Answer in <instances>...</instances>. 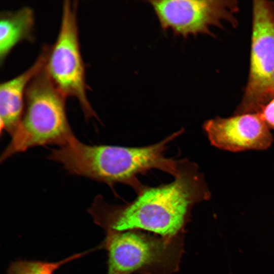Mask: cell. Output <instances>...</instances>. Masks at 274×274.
Returning a JSON list of instances; mask_svg holds the SVG:
<instances>
[{
  "label": "cell",
  "instance_id": "cell-8",
  "mask_svg": "<svg viewBox=\"0 0 274 274\" xmlns=\"http://www.w3.org/2000/svg\"><path fill=\"white\" fill-rule=\"evenodd\" d=\"M203 129L212 145L231 152L263 150L273 142L269 127L258 113L216 117L206 121Z\"/></svg>",
  "mask_w": 274,
  "mask_h": 274
},
{
  "label": "cell",
  "instance_id": "cell-11",
  "mask_svg": "<svg viewBox=\"0 0 274 274\" xmlns=\"http://www.w3.org/2000/svg\"><path fill=\"white\" fill-rule=\"evenodd\" d=\"M98 250L97 247L87 251L76 253L57 262L19 260L12 262L7 274H53L62 265Z\"/></svg>",
  "mask_w": 274,
  "mask_h": 274
},
{
  "label": "cell",
  "instance_id": "cell-4",
  "mask_svg": "<svg viewBox=\"0 0 274 274\" xmlns=\"http://www.w3.org/2000/svg\"><path fill=\"white\" fill-rule=\"evenodd\" d=\"M184 233L165 237L139 229L106 233L107 274H174L184 252Z\"/></svg>",
  "mask_w": 274,
  "mask_h": 274
},
{
  "label": "cell",
  "instance_id": "cell-1",
  "mask_svg": "<svg viewBox=\"0 0 274 274\" xmlns=\"http://www.w3.org/2000/svg\"><path fill=\"white\" fill-rule=\"evenodd\" d=\"M173 177L167 184L145 185L123 204H110L98 195L87 211L106 233L139 229L169 238L184 233L193 207L211 194L198 165L187 158L180 159Z\"/></svg>",
  "mask_w": 274,
  "mask_h": 274
},
{
  "label": "cell",
  "instance_id": "cell-3",
  "mask_svg": "<svg viewBox=\"0 0 274 274\" xmlns=\"http://www.w3.org/2000/svg\"><path fill=\"white\" fill-rule=\"evenodd\" d=\"M65 98L45 65L26 88L22 118L1 154V162L35 147H61L75 138L66 115Z\"/></svg>",
  "mask_w": 274,
  "mask_h": 274
},
{
  "label": "cell",
  "instance_id": "cell-12",
  "mask_svg": "<svg viewBox=\"0 0 274 274\" xmlns=\"http://www.w3.org/2000/svg\"><path fill=\"white\" fill-rule=\"evenodd\" d=\"M269 128L274 130V97L258 113Z\"/></svg>",
  "mask_w": 274,
  "mask_h": 274
},
{
  "label": "cell",
  "instance_id": "cell-13",
  "mask_svg": "<svg viewBox=\"0 0 274 274\" xmlns=\"http://www.w3.org/2000/svg\"><path fill=\"white\" fill-rule=\"evenodd\" d=\"M271 98L272 99L274 97V74H273L272 79V81H271Z\"/></svg>",
  "mask_w": 274,
  "mask_h": 274
},
{
  "label": "cell",
  "instance_id": "cell-2",
  "mask_svg": "<svg viewBox=\"0 0 274 274\" xmlns=\"http://www.w3.org/2000/svg\"><path fill=\"white\" fill-rule=\"evenodd\" d=\"M183 128L157 143L127 147L85 144L76 137L64 146L52 149L48 158L60 163L70 174L104 183L112 189L118 183L132 187L136 193L145 186L140 175L156 169L175 176L180 159L168 158V144L181 135Z\"/></svg>",
  "mask_w": 274,
  "mask_h": 274
},
{
  "label": "cell",
  "instance_id": "cell-6",
  "mask_svg": "<svg viewBox=\"0 0 274 274\" xmlns=\"http://www.w3.org/2000/svg\"><path fill=\"white\" fill-rule=\"evenodd\" d=\"M250 71L243 99L235 114L258 113L271 100L274 74V2L255 1Z\"/></svg>",
  "mask_w": 274,
  "mask_h": 274
},
{
  "label": "cell",
  "instance_id": "cell-7",
  "mask_svg": "<svg viewBox=\"0 0 274 274\" xmlns=\"http://www.w3.org/2000/svg\"><path fill=\"white\" fill-rule=\"evenodd\" d=\"M152 7L163 31L171 30L175 36L187 38L198 34L212 35V26L223 21L235 25L238 4L235 1L155 0Z\"/></svg>",
  "mask_w": 274,
  "mask_h": 274
},
{
  "label": "cell",
  "instance_id": "cell-9",
  "mask_svg": "<svg viewBox=\"0 0 274 274\" xmlns=\"http://www.w3.org/2000/svg\"><path fill=\"white\" fill-rule=\"evenodd\" d=\"M48 46H44L35 62L27 70L0 84V126L1 133L11 135L22 118L26 88L31 79L44 67Z\"/></svg>",
  "mask_w": 274,
  "mask_h": 274
},
{
  "label": "cell",
  "instance_id": "cell-10",
  "mask_svg": "<svg viewBox=\"0 0 274 274\" xmlns=\"http://www.w3.org/2000/svg\"><path fill=\"white\" fill-rule=\"evenodd\" d=\"M35 24L33 10L24 7L15 11H4L0 15V62L22 41H33Z\"/></svg>",
  "mask_w": 274,
  "mask_h": 274
},
{
  "label": "cell",
  "instance_id": "cell-5",
  "mask_svg": "<svg viewBox=\"0 0 274 274\" xmlns=\"http://www.w3.org/2000/svg\"><path fill=\"white\" fill-rule=\"evenodd\" d=\"M77 2L65 1L61 23L55 43L48 46L46 70L65 97H76L87 120L97 118L87 96L85 66L79 40Z\"/></svg>",
  "mask_w": 274,
  "mask_h": 274
}]
</instances>
